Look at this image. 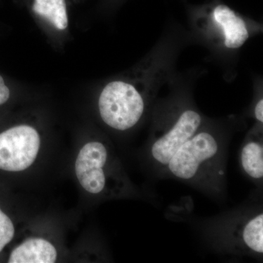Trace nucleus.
Segmentation results:
<instances>
[{
  "label": "nucleus",
  "mask_w": 263,
  "mask_h": 263,
  "mask_svg": "<svg viewBox=\"0 0 263 263\" xmlns=\"http://www.w3.org/2000/svg\"><path fill=\"white\" fill-rule=\"evenodd\" d=\"M10 95L9 88L5 85L4 79L0 76V105L8 102Z\"/></svg>",
  "instance_id": "nucleus-13"
},
{
  "label": "nucleus",
  "mask_w": 263,
  "mask_h": 263,
  "mask_svg": "<svg viewBox=\"0 0 263 263\" xmlns=\"http://www.w3.org/2000/svg\"><path fill=\"white\" fill-rule=\"evenodd\" d=\"M32 10L36 14L47 19L57 29L67 28L68 17L65 0H34Z\"/></svg>",
  "instance_id": "nucleus-10"
},
{
  "label": "nucleus",
  "mask_w": 263,
  "mask_h": 263,
  "mask_svg": "<svg viewBox=\"0 0 263 263\" xmlns=\"http://www.w3.org/2000/svg\"><path fill=\"white\" fill-rule=\"evenodd\" d=\"M108 147L100 141L86 143L76 162V174L79 183L88 193L100 195L108 187Z\"/></svg>",
  "instance_id": "nucleus-7"
},
{
  "label": "nucleus",
  "mask_w": 263,
  "mask_h": 263,
  "mask_svg": "<svg viewBox=\"0 0 263 263\" xmlns=\"http://www.w3.org/2000/svg\"><path fill=\"white\" fill-rule=\"evenodd\" d=\"M57 258V249L43 238H29L12 251L9 263H53Z\"/></svg>",
  "instance_id": "nucleus-9"
},
{
  "label": "nucleus",
  "mask_w": 263,
  "mask_h": 263,
  "mask_svg": "<svg viewBox=\"0 0 263 263\" xmlns=\"http://www.w3.org/2000/svg\"><path fill=\"white\" fill-rule=\"evenodd\" d=\"M239 162L243 174L259 189L263 183V124L255 123L240 147Z\"/></svg>",
  "instance_id": "nucleus-8"
},
{
  "label": "nucleus",
  "mask_w": 263,
  "mask_h": 263,
  "mask_svg": "<svg viewBox=\"0 0 263 263\" xmlns=\"http://www.w3.org/2000/svg\"><path fill=\"white\" fill-rule=\"evenodd\" d=\"M252 115L255 123L263 124V99L262 95L259 94L253 102L252 108Z\"/></svg>",
  "instance_id": "nucleus-12"
},
{
  "label": "nucleus",
  "mask_w": 263,
  "mask_h": 263,
  "mask_svg": "<svg viewBox=\"0 0 263 263\" xmlns=\"http://www.w3.org/2000/svg\"><path fill=\"white\" fill-rule=\"evenodd\" d=\"M150 118L145 160L150 172L162 179L171 157L209 119L200 112L191 95L184 90H177L156 102Z\"/></svg>",
  "instance_id": "nucleus-3"
},
{
  "label": "nucleus",
  "mask_w": 263,
  "mask_h": 263,
  "mask_svg": "<svg viewBox=\"0 0 263 263\" xmlns=\"http://www.w3.org/2000/svg\"><path fill=\"white\" fill-rule=\"evenodd\" d=\"M254 194L247 201L226 212L210 216L190 217L204 245L221 256L259 261L263 257V205L262 197Z\"/></svg>",
  "instance_id": "nucleus-2"
},
{
  "label": "nucleus",
  "mask_w": 263,
  "mask_h": 263,
  "mask_svg": "<svg viewBox=\"0 0 263 263\" xmlns=\"http://www.w3.org/2000/svg\"><path fill=\"white\" fill-rule=\"evenodd\" d=\"M14 235L15 228L13 221L0 208V253L13 240Z\"/></svg>",
  "instance_id": "nucleus-11"
},
{
  "label": "nucleus",
  "mask_w": 263,
  "mask_h": 263,
  "mask_svg": "<svg viewBox=\"0 0 263 263\" xmlns=\"http://www.w3.org/2000/svg\"><path fill=\"white\" fill-rule=\"evenodd\" d=\"M200 34L215 47L226 52L240 49L252 33L250 24L224 5H216L207 22L194 24Z\"/></svg>",
  "instance_id": "nucleus-5"
},
{
  "label": "nucleus",
  "mask_w": 263,
  "mask_h": 263,
  "mask_svg": "<svg viewBox=\"0 0 263 263\" xmlns=\"http://www.w3.org/2000/svg\"><path fill=\"white\" fill-rule=\"evenodd\" d=\"M99 112L103 122L115 130H130L142 122L152 109L129 91L125 83H108L100 93Z\"/></svg>",
  "instance_id": "nucleus-4"
},
{
  "label": "nucleus",
  "mask_w": 263,
  "mask_h": 263,
  "mask_svg": "<svg viewBox=\"0 0 263 263\" xmlns=\"http://www.w3.org/2000/svg\"><path fill=\"white\" fill-rule=\"evenodd\" d=\"M232 133L229 124L209 119L171 157L162 179L178 180L213 200L224 202Z\"/></svg>",
  "instance_id": "nucleus-1"
},
{
  "label": "nucleus",
  "mask_w": 263,
  "mask_h": 263,
  "mask_svg": "<svg viewBox=\"0 0 263 263\" xmlns=\"http://www.w3.org/2000/svg\"><path fill=\"white\" fill-rule=\"evenodd\" d=\"M41 147L37 131L28 125L10 128L0 133V170L20 172L30 167Z\"/></svg>",
  "instance_id": "nucleus-6"
}]
</instances>
